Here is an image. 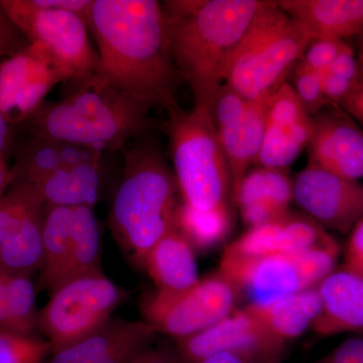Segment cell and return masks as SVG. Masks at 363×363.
<instances>
[{"instance_id":"39","label":"cell","mask_w":363,"mask_h":363,"mask_svg":"<svg viewBox=\"0 0 363 363\" xmlns=\"http://www.w3.org/2000/svg\"><path fill=\"white\" fill-rule=\"evenodd\" d=\"M343 267L363 277V216L351 230Z\"/></svg>"},{"instance_id":"23","label":"cell","mask_w":363,"mask_h":363,"mask_svg":"<svg viewBox=\"0 0 363 363\" xmlns=\"http://www.w3.org/2000/svg\"><path fill=\"white\" fill-rule=\"evenodd\" d=\"M143 267L161 295L185 292L200 281L194 247L178 229L157 241L147 253Z\"/></svg>"},{"instance_id":"18","label":"cell","mask_w":363,"mask_h":363,"mask_svg":"<svg viewBox=\"0 0 363 363\" xmlns=\"http://www.w3.org/2000/svg\"><path fill=\"white\" fill-rule=\"evenodd\" d=\"M317 288L322 308L312 331L321 336L363 334V277L342 267L334 269Z\"/></svg>"},{"instance_id":"24","label":"cell","mask_w":363,"mask_h":363,"mask_svg":"<svg viewBox=\"0 0 363 363\" xmlns=\"http://www.w3.org/2000/svg\"><path fill=\"white\" fill-rule=\"evenodd\" d=\"M321 308L316 286L264 304H248L245 309L272 337L288 344L311 328Z\"/></svg>"},{"instance_id":"8","label":"cell","mask_w":363,"mask_h":363,"mask_svg":"<svg viewBox=\"0 0 363 363\" xmlns=\"http://www.w3.org/2000/svg\"><path fill=\"white\" fill-rule=\"evenodd\" d=\"M125 298L123 289L104 274L72 279L52 291L39 312L38 329L54 354L101 328Z\"/></svg>"},{"instance_id":"11","label":"cell","mask_w":363,"mask_h":363,"mask_svg":"<svg viewBox=\"0 0 363 363\" xmlns=\"http://www.w3.org/2000/svg\"><path fill=\"white\" fill-rule=\"evenodd\" d=\"M271 96L250 100L223 84L215 99L212 117L230 172L233 199L259 157Z\"/></svg>"},{"instance_id":"35","label":"cell","mask_w":363,"mask_h":363,"mask_svg":"<svg viewBox=\"0 0 363 363\" xmlns=\"http://www.w3.org/2000/svg\"><path fill=\"white\" fill-rule=\"evenodd\" d=\"M30 44L6 11L0 6V58H7L18 54Z\"/></svg>"},{"instance_id":"2","label":"cell","mask_w":363,"mask_h":363,"mask_svg":"<svg viewBox=\"0 0 363 363\" xmlns=\"http://www.w3.org/2000/svg\"><path fill=\"white\" fill-rule=\"evenodd\" d=\"M266 0H171L162 2L169 50L194 108L212 114L224 69Z\"/></svg>"},{"instance_id":"28","label":"cell","mask_w":363,"mask_h":363,"mask_svg":"<svg viewBox=\"0 0 363 363\" xmlns=\"http://www.w3.org/2000/svg\"><path fill=\"white\" fill-rule=\"evenodd\" d=\"M99 274L104 272L94 207H72L70 262L67 281Z\"/></svg>"},{"instance_id":"34","label":"cell","mask_w":363,"mask_h":363,"mask_svg":"<svg viewBox=\"0 0 363 363\" xmlns=\"http://www.w3.org/2000/svg\"><path fill=\"white\" fill-rule=\"evenodd\" d=\"M288 353L260 350H223L199 363H283Z\"/></svg>"},{"instance_id":"37","label":"cell","mask_w":363,"mask_h":363,"mask_svg":"<svg viewBox=\"0 0 363 363\" xmlns=\"http://www.w3.org/2000/svg\"><path fill=\"white\" fill-rule=\"evenodd\" d=\"M359 82H353L328 72L322 74L324 96L331 105H342L354 92Z\"/></svg>"},{"instance_id":"7","label":"cell","mask_w":363,"mask_h":363,"mask_svg":"<svg viewBox=\"0 0 363 363\" xmlns=\"http://www.w3.org/2000/svg\"><path fill=\"white\" fill-rule=\"evenodd\" d=\"M339 245L329 234L314 247L259 259L221 257L219 272L238 294H247L250 304H264L308 289L316 288L335 269Z\"/></svg>"},{"instance_id":"32","label":"cell","mask_w":363,"mask_h":363,"mask_svg":"<svg viewBox=\"0 0 363 363\" xmlns=\"http://www.w3.org/2000/svg\"><path fill=\"white\" fill-rule=\"evenodd\" d=\"M290 77H292V80L288 82L292 86L298 101L310 116H315L328 106L322 87V74L309 70L298 63L293 69Z\"/></svg>"},{"instance_id":"45","label":"cell","mask_w":363,"mask_h":363,"mask_svg":"<svg viewBox=\"0 0 363 363\" xmlns=\"http://www.w3.org/2000/svg\"><path fill=\"white\" fill-rule=\"evenodd\" d=\"M357 60L358 63H359L360 74H362V77H363V33L359 35V48H358Z\"/></svg>"},{"instance_id":"36","label":"cell","mask_w":363,"mask_h":363,"mask_svg":"<svg viewBox=\"0 0 363 363\" xmlns=\"http://www.w3.org/2000/svg\"><path fill=\"white\" fill-rule=\"evenodd\" d=\"M310 363H363V336L346 339L330 352Z\"/></svg>"},{"instance_id":"21","label":"cell","mask_w":363,"mask_h":363,"mask_svg":"<svg viewBox=\"0 0 363 363\" xmlns=\"http://www.w3.org/2000/svg\"><path fill=\"white\" fill-rule=\"evenodd\" d=\"M292 200L293 181L285 171L262 167L248 172L233 198L250 228L283 217Z\"/></svg>"},{"instance_id":"31","label":"cell","mask_w":363,"mask_h":363,"mask_svg":"<svg viewBox=\"0 0 363 363\" xmlns=\"http://www.w3.org/2000/svg\"><path fill=\"white\" fill-rule=\"evenodd\" d=\"M51 344L32 335L0 331V363H45Z\"/></svg>"},{"instance_id":"40","label":"cell","mask_w":363,"mask_h":363,"mask_svg":"<svg viewBox=\"0 0 363 363\" xmlns=\"http://www.w3.org/2000/svg\"><path fill=\"white\" fill-rule=\"evenodd\" d=\"M341 106L350 113V116L357 118L363 124V77L360 78L359 84Z\"/></svg>"},{"instance_id":"22","label":"cell","mask_w":363,"mask_h":363,"mask_svg":"<svg viewBox=\"0 0 363 363\" xmlns=\"http://www.w3.org/2000/svg\"><path fill=\"white\" fill-rule=\"evenodd\" d=\"M101 155L92 147L30 135L16 152V161L9 169V187L35 185L65 164L100 160Z\"/></svg>"},{"instance_id":"12","label":"cell","mask_w":363,"mask_h":363,"mask_svg":"<svg viewBox=\"0 0 363 363\" xmlns=\"http://www.w3.org/2000/svg\"><path fill=\"white\" fill-rule=\"evenodd\" d=\"M293 200L320 226L343 234L363 216V185L310 162L293 181Z\"/></svg>"},{"instance_id":"42","label":"cell","mask_w":363,"mask_h":363,"mask_svg":"<svg viewBox=\"0 0 363 363\" xmlns=\"http://www.w3.org/2000/svg\"><path fill=\"white\" fill-rule=\"evenodd\" d=\"M7 297V272L0 267V331H6Z\"/></svg>"},{"instance_id":"19","label":"cell","mask_w":363,"mask_h":363,"mask_svg":"<svg viewBox=\"0 0 363 363\" xmlns=\"http://www.w3.org/2000/svg\"><path fill=\"white\" fill-rule=\"evenodd\" d=\"M69 81L50 52L37 43L0 62V111L14 126L18 98L30 88L44 82Z\"/></svg>"},{"instance_id":"44","label":"cell","mask_w":363,"mask_h":363,"mask_svg":"<svg viewBox=\"0 0 363 363\" xmlns=\"http://www.w3.org/2000/svg\"><path fill=\"white\" fill-rule=\"evenodd\" d=\"M9 169L6 154L0 155V199L9 187Z\"/></svg>"},{"instance_id":"20","label":"cell","mask_w":363,"mask_h":363,"mask_svg":"<svg viewBox=\"0 0 363 363\" xmlns=\"http://www.w3.org/2000/svg\"><path fill=\"white\" fill-rule=\"evenodd\" d=\"M279 9L307 28L312 40L363 33V0H279Z\"/></svg>"},{"instance_id":"10","label":"cell","mask_w":363,"mask_h":363,"mask_svg":"<svg viewBox=\"0 0 363 363\" xmlns=\"http://www.w3.org/2000/svg\"><path fill=\"white\" fill-rule=\"evenodd\" d=\"M238 291L220 272L200 279L176 295L154 294L143 304L145 321L157 332L177 339L189 337L220 321L235 310Z\"/></svg>"},{"instance_id":"17","label":"cell","mask_w":363,"mask_h":363,"mask_svg":"<svg viewBox=\"0 0 363 363\" xmlns=\"http://www.w3.org/2000/svg\"><path fill=\"white\" fill-rule=\"evenodd\" d=\"M328 235L323 227L310 217L289 211L281 218L250 228L225 248L222 257L250 259L300 252L314 247Z\"/></svg>"},{"instance_id":"27","label":"cell","mask_w":363,"mask_h":363,"mask_svg":"<svg viewBox=\"0 0 363 363\" xmlns=\"http://www.w3.org/2000/svg\"><path fill=\"white\" fill-rule=\"evenodd\" d=\"M45 204L33 208L18 230L0 247V267L7 272L30 277L43 262Z\"/></svg>"},{"instance_id":"13","label":"cell","mask_w":363,"mask_h":363,"mask_svg":"<svg viewBox=\"0 0 363 363\" xmlns=\"http://www.w3.org/2000/svg\"><path fill=\"white\" fill-rule=\"evenodd\" d=\"M312 131L313 117L286 81L269 99L264 140L255 166L285 171L307 149Z\"/></svg>"},{"instance_id":"16","label":"cell","mask_w":363,"mask_h":363,"mask_svg":"<svg viewBox=\"0 0 363 363\" xmlns=\"http://www.w3.org/2000/svg\"><path fill=\"white\" fill-rule=\"evenodd\" d=\"M157 333L145 320L111 319L94 333L54 353L47 363H131Z\"/></svg>"},{"instance_id":"5","label":"cell","mask_w":363,"mask_h":363,"mask_svg":"<svg viewBox=\"0 0 363 363\" xmlns=\"http://www.w3.org/2000/svg\"><path fill=\"white\" fill-rule=\"evenodd\" d=\"M311 42L302 23L267 0L227 60L224 84L250 100L269 96L288 81Z\"/></svg>"},{"instance_id":"41","label":"cell","mask_w":363,"mask_h":363,"mask_svg":"<svg viewBox=\"0 0 363 363\" xmlns=\"http://www.w3.org/2000/svg\"><path fill=\"white\" fill-rule=\"evenodd\" d=\"M131 363H178L177 357H169L162 351L150 350L145 348Z\"/></svg>"},{"instance_id":"26","label":"cell","mask_w":363,"mask_h":363,"mask_svg":"<svg viewBox=\"0 0 363 363\" xmlns=\"http://www.w3.org/2000/svg\"><path fill=\"white\" fill-rule=\"evenodd\" d=\"M72 207L45 205L39 286L54 291L67 281L70 262Z\"/></svg>"},{"instance_id":"30","label":"cell","mask_w":363,"mask_h":363,"mask_svg":"<svg viewBox=\"0 0 363 363\" xmlns=\"http://www.w3.org/2000/svg\"><path fill=\"white\" fill-rule=\"evenodd\" d=\"M45 204L35 187L28 184L11 186L0 199V247L18 230L28 213Z\"/></svg>"},{"instance_id":"33","label":"cell","mask_w":363,"mask_h":363,"mask_svg":"<svg viewBox=\"0 0 363 363\" xmlns=\"http://www.w3.org/2000/svg\"><path fill=\"white\" fill-rule=\"evenodd\" d=\"M345 44V40H312L306 48L298 63L309 70L323 74L328 70Z\"/></svg>"},{"instance_id":"15","label":"cell","mask_w":363,"mask_h":363,"mask_svg":"<svg viewBox=\"0 0 363 363\" xmlns=\"http://www.w3.org/2000/svg\"><path fill=\"white\" fill-rule=\"evenodd\" d=\"M260 350L288 353L286 344L267 333L245 308L189 337L177 339L178 363H199L223 350Z\"/></svg>"},{"instance_id":"6","label":"cell","mask_w":363,"mask_h":363,"mask_svg":"<svg viewBox=\"0 0 363 363\" xmlns=\"http://www.w3.org/2000/svg\"><path fill=\"white\" fill-rule=\"evenodd\" d=\"M164 128L182 202L207 211L228 208L230 172L212 114L181 108L169 114Z\"/></svg>"},{"instance_id":"14","label":"cell","mask_w":363,"mask_h":363,"mask_svg":"<svg viewBox=\"0 0 363 363\" xmlns=\"http://www.w3.org/2000/svg\"><path fill=\"white\" fill-rule=\"evenodd\" d=\"M309 162L348 180L363 178V133L347 114L326 107L313 116Z\"/></svg>"},{"instance_id":"38","label":"cell","mask_w":363,"mask_h":363,"mask_svg":"<svg viewBox=\"0 0 363 363\" xmlns=\"http://www.w3.org/2000/svg\"><path fill=\"white\" fill-rule=\"evenodd\" d=\"M326 72L339 77L348 79L353 82H359L362 74H360L359 63L353 48L346 43Z\"/></svg>"},{"instance_id":"3","label":"cell","mask_w":363,"mask_h":363,"mask_svg":"<svg viewBox=\"0 0 363 363\" xmlns=\"http://www.w3.org/2000/svg\"><path fill=\"white\" fill-rule=\"evenodd\" d=\"M70 82L57 101L44 102L16 126L30 135L42 136L104 152L123 150L156 128L152 106L90 75Z\"/></svg>"},{"instance_id":"25","label":"cell","mask_w":363,"mask_h":363,"mask_svg":"<svg viewBox=\"0 0 363 363\" xmlns=\"http://www.w3.org/2000/svg\"><path fill=\"white\" fill-rule=\"evenodd\" d=\"M47 206L96 204L100 188V160L72 162L33 185Z\"/></svg>"},{"instance_id":"1","label":"cell","mask_w":363,"mask_h":363,"mask_svg":"<svg viewBox=\"0 0 363 363\" xmlns=\"http://www.w3.org/2000/svg\"><path fill=\"white\" fill-rule=\"evenodd\" d=\"M87 26L98 49V80L169 116L182 108L177 93L184 81L169 50L161 2L94 0Z\"/></svg>"},{"instance_id":"29","label":"cell","mask_w":363,"mask_h":363,"mask_svg":"<svg viewBox=\"0 0 363 363\" xmlns=\"http://www.w3.org/2000/svg\"><path fill=\"white\" fill-rule=\"evenodd\" d=\"M228 208L200 210L182 202L176 216V228L194 248L207 250L225 238L230 230Z\"/></svg>"},{"instance_id":"4","label":"cell","mask_w":363,"mask_h":363,"mask_svg":"<svg viewBox=\"0 0 363 363\" xmlns=\"http://www.w3.org/2000/svg\"><path fill=\"white\" fill-rule=\"evenodd\" d=\"M123 152V177L109 223L119 245L143 267L152 247L177 229L178 184L157 143L145 135Z\"/></svg>"},{"instance_id":"43","label":"cell","mask_w":363,"mask_h":363,"mask_svg":"<svg viewBox=\"0 0 363 363\" xmlns=\"http://www.w3.org/2000/svg\"><path fill=\"white\" fill-rule=\"evenodd\" d=\"M14 131L16 128L9 123L6 116L0 111V155L6 154L13 142Z\"/></svg>"},{"instance_id":"9","label":"cell","mask_w":363,"mask_h":363,"mask_svg":"<svg viewBox=\"0 0 363 363\" xmlns=\"http://www.w3.org/2000/svg\"><path fill=\"white\" fill-rule=\"evenodd\" d=\"M0 6L30 43L50 52L69 81L97 73L99 58L84 18L70 11L40 9L33 0H0Z\"/></svg>"}]
</instances>
